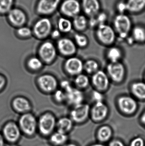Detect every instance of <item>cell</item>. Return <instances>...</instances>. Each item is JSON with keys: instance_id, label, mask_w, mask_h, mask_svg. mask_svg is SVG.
I'll list each match as a JSON object with an SVG mask.
<instances>
[{"instance_id": "obj_1", "label": "cell", "mask_w": 145, "mask_h": 146, "mask_svg": "<svg viewBox=\"0 0 145 146\" xmlns=\"http://www.w3.org/2000/svg\"><path fill=\"white\" fill-rule=\"evenodd\" d=\"M112 26L117 38L123 40L130 36L133 25L131 18L127 14H117L113 18Z\"/></svg>"}, {"instance_id": "obj_2", "label": "cell", "mask_w": 145, "mask_h": 146, "mask_svg": "<svg viewBox=\"0 0 145 146\" xmlns=\"http://www.w3.org/2000/svg\"><path fill=\"white\" fill-rule=\"evenodd\" d=\"M94 31L95 37L99 43L107 47L115 45L117 37L112 26L107 23L102 24Z\"/></svg>"}, {"instance_id": "obj_3", "label": "cell", "mask_w": 145, "mask_h": 146, "mask_svg": "<svg viewBox=\"0 0 145 146\" xmlns=\"http://www.w3.org/2000/svg\"><path fill=\"white\" fill-rule=\"evenodd\" d=\"M116 104L119 111L127 115H133L138 108L137 100L128 94L118 96L116 100Z\"/></svg>"}, {"instance_id": "obj_4", "label": "cell", "mask_w": 145, "mask_h": 146, "mask_svg": "<svg viewBox=\"0 0 145 146\" xmlns=\"http://www.w3.org/2000/svg\"><path fill=\"white\" fill-rule=\"evenodd\" d=\"M18 125L21 133L27 137L34 136L37 130V120L30 112L22 114L19 119Z\"/></svg>"}, {"instance_id": "obj_5", "label": "cell", "mask_w": 145, "mask_h": 146, "mask_svg": "<svg viewBox=\"0 0 145 146\" xmlns=\"http://www.w3.org/2000/svg\"><path fill=\"white\" fill-rule=\"evenodd\" d=\"M105 71L111 82L115 84H121L126 79L127 69L122 62H109L106 66Z\"/></svg>"}, {"instance_id": "obj_6", "label": "cell", "mask_w": 145, "mask_h": 146, "mask_svg": "<svg viewBox=\"0 0 145 146\" xmlns=\"http://www.w3.org/2000/svg\"><path fill=\"white\" fill-rule=\"evenodd\" d=\"M56 123L54 115L50 112H47L41 115L37 121V130L42 136H50L53 133Z\"/></svg>"}, {"instance_id": "obj_7", "label": "cell", "mask_w": 145, "mask_h": 146, "mask_svg": "<svg viewBox=\"0 0 145 146\" xmlns=\"http://www.w3.org/2000/svg\"><path fill=\"white\" fill-rule=\"evenodd\" d=\"M62 16L72 19L81 13L80 0H63L61 1L59 8Z\"/></svg>"}, {"instance_id": "obj_8", "label": "cell", "mask_w": 145, "mask_h": 146, "mask_svg": "<svg viewBox=\"0 0 145 146\" xmlns=\"http://www.w3.org/2000/svg\"><path fill=\"white\" fill-rule=\"evenodd\" d=\"M90 80L94 89L104 93L109 90L112 82L106 72L101 69L91 76Z\"/></svg>"}, {"instance_id": "obj_9", "label": "cell", "mask_w": 145, "mask_h": 146, "mask_svg": "<svg viewBox=\"0 0 145 146\" xmlns=\"http://www.w3.org/2000/svg\"><path fill=\"white\" fill-rule=\"evenodd\" d=\"M52 31V26L51 20L47 17L41 18L37 21L33 25L32 33L40 39L47 38L50 36Z\"/></svg>"}, {"instance_id": "obj_10", "label": "cell", "mask_w": 145, "mask_h": 146, "mask_svg": "<svg viewBox=\"0 0 145 146\" xmlns=\"http://www.w3.org/2000/svg\"><path fill=\"white\" fill-rule=\"evenodd\" d=\"M58 53L56 46L50 41L43 43L38 50L39 58L46 64L54 62L57 58Z\"/></svg>"}, {"instance_id": "obj_11", "label": "cell", "mask_w": 145, "mask_h": 146, "mask_svg": "<svg viewBox=\"0 0 145 146\" xmlns=\"http://www.w3.org/2000/svg\"><path fill=\"white\" fill-rule=\"evenodd\" d=\"M21 130L18 124L13 121H9L3 126L2 134L5 141L9 144H17L20 139Z\"/></svg>"}, {"instance_id": "obj_12", "label": "cell", "mask_w": 145, "mask_h": 146, "mask_svg": "<svg viewBox=\"0 0 145 146\" xmlns=\"http://www.w3.org/2000/svg\"><path fill=\"white\" fill-rule=\"evenodd\" d=\"M84 62L76 56L66 59L64 63V69L69 76L75 77L83 72Z\"/></svg>"}, {"instance_id": "obj_13", "label": "cell", "mask_w": 145, "mask_h": 146, "mask_svg": "<svg viewBox=\"0 0 145 146\" xmlns=\"http://www.w3.org/2000/svg\"><path fill=\"white\" fill-rule=\"evenodd\" d=\"M56 48L58 52L66 58L75 56L78 48L73 39L68 37L58 39Z\"/></svg>"}, {"instance_id": "obj_14", "label": "cell", "mask_w": 145, "mask_h": 146, "mask_svg": "<svg viewBox=\"0 0 145 146\" xmlns=\"http://www.w3.org/2000/svg\"><path fill=\"white\" fill-rule=\"evenodd\" d=\"M90 108L91 106L85 102L72 107L70 111V118L73 122H83L90 116Z\"/></svg>"}, {"instance_id": "obj_15", "label": "cell", "mask_w": 145, "mask_h": 146, "mask_svg": "<svg viewBox=\"0 0 145 146\" xmlns=\"http://www.w3.org/2000/svg\"><path fill=\"white\" fill-rule=\"evenodd\" d=\"M37 84L41 91L46 93H54L58 86L56 77L50 74L42 75L37 79Z\"/></svg>"}, {"instance_id": "obj_16", "label": "cell", "mask_w": 145, "mask_h": 146, "mask_svg": "<svg viewBox=\"0 0 145 146\" xmlns=\"http://www.w3.org/2000/svg\"><path fill=\"white\" fill-rule=\"evenodd\" d=\"M61 0H39L36 5L37 13L44 16L54 13L59 8Z\"/></svg>"}, {"instance_id": "obj_17", "label": "cell", "mask_w": 145, "mask_h": 146, "mask_svg": "<svg viewBox=\"0 0 145 146\" xmlns=\"http://www.w3.org/2000/svg\"><path fill=\"white\" fill-rule=\"evenodd\" d=\"M109 112L110 108L105 101L98 102L91 106L90 116L94 121L100 122L106 118Z\"/></svg>"}, {"instance_id": "obj_18", "label": "cell", "mask_w": 145, "mask_h": 146, "mask_svg": "<svg viewBox=\"0 0 145 146\" xmlns=\"http://www.w3.org/2000/svg\"><path fill=\"white\" fill-rule=\"evenodd\" d=\"M83 13L88 18L96 16L101 11L100 0H80Z\"/></svg>"}, {"instance_id": "obj_19", "label": "cell", "mask_w": 145, "mask_h": 146, "mask_svg": "<svg viewBox=\"0 0 145 146\" xmlns=\"http://www.w3.org/2000/svg\"><path fill=\"white\" fill-rule=\"evenodd\" d=\"M7 19L9 23L13 26L18 27L24 26L27 22L26 14L20 9L13 8L7 14Z\"/></svg>"}, {"instance_id": "obj_20", "label": "cell", "mask_w": 145, "mask_h": 146, "mask_svg": "<svg viewBox=\"0 0 145 146\" xmlns=\"http://www.w3.org/2000/svg\"><path fill=\"white\" fill-rule=\"evenodd\" d=\"M65 92L66 94V103L71 107L84 102L85 94L83 91L74 86Z\"/></svg>"}, {"instance_id": "obj_21", "label": "cell", "mask_w": 145, "mask_h": 146, "mask_svg": "<svg viewBox=\"0 0 145 146\" xmlns=\"http://www.w3.org/2000/svg\"><path fill=\"white\" fill-rule=\"evenodd\" d=\"M12 106L14 110L20 113L25 114L30 112L31 106L30 101L23 97L14 98L12 102Z\"/></svg>"}, {"instance_id": "obj_22", "label": "cell", "mask_w": 145, "mask_h": 146, "mask_svg": "<svg viewBox=\"0 0 145 146\" xmlns=\"http://www.w3.org/2000/svg\"><path fill=\"white\" fill-rule=\"evenodd\" d=\"M105 54L106 57L109 62L114 63L122 62L123 57L122 49L115 45L108 47Z\"/></svg>"}, {"instance_id": "obj_23", "label": "cell", "mask_w": 145, "mask_h": 146, "mask_svg": "<svg viewBox=\"0 0 145 146\" xmlns=\"http://www.w3.org/2000/svg\"><path fill=\"white\" fill-rule=\"evenodd\" d=\"M129 90L131 95L136 100H145V82H134L130 84Z\"/></svg>"}, {"instance_id": "obj_24", "label": "cell", "mask_w": 145, "mask_h": 146, "mask_svg": "<svg viewBox=\"0 0 145 146\" xmlns=\"http://www.w3.org/2000/svg\"><path fill=\"white\" fill-rule=\"evenodd\" d=\"M73 29L76 32L83 33L89 28V18L81 13L72 19Z\"/></svg>"}, {"instance_id": "obj_25", "label": "cell", "mask_w": 145, "mask_h": 146, "mask_svg": "<svg viewBox=\"0 0 145 146\" xmlns=\"http://www.w3.org/2000/svg\"><path fill=\"white\" fill-rule=\"evenodd\" d=\"M127 13L132 14L140 13L145 9V0H126Z\"/></svg>"}, {"instance_id": "obj_26", "label": "cell", "mask_w": 145, "mask_h": 146, "mask_svg": "<svg viewBox=\"0 0 145 146\" xmlns=\"http://www.w3.org/2000/svg\"><path fill=\"white\" fill-rule=\"evenodd\" d=\"M73 84L75 87L84 91L91 85V80L88 75L82 73L74 77Z\"/></svg>"}, {"instance_id": "obj_27", "label": "cell", "mask_w": 145, "mask_h": 146, "mask_svg": "<svg viewBox=\"0 0 145 146\" xmlns=\"http://www.w3.org/2000/svg\"><path fill=\"white\" fill-rule=\"evenodd\" d=\"M57 29L61 33H70L73 29L72 19L63 16L60 17L57 21Z\"/></svg>"}, {"instance_id": "obj_28", "label": "cell", "mask_w": 145, "mask_h": 146, "mask_svg": "<svg viewBox=\"0 0 145 146\" xmlns=\"http://www.w3.org/2000/svg\"><path fill=\"white\" fill-rule=\"evenodd\" d=\"M130 36L135 42H145V28L140 25L133 26Z\"/></svg>"}, {"instance_id": "obj_29", "label": "cell", "mask_w": 145, "mask_h": 146, "mask_svg": "<svg viewBox=\"0 0 145 146\" xmlns=\"http://www.w3.org/2000/svg\"><path fill=\"white\" fill-rule=\"evenodd\" d=\"M100 69V63L95 59H88L84 62L83 72L87 75L92 76Z\"/></svg>"}, {"instance_id": "obj_30", "label": "cell", "mask_w": 145, "mask_h": 146, "mask_svg": "<svg viewBox=\"0 0 145 146\" xmlns=\"http://www.w3.org/2000/svg\"><path fill=\"white\" fill-rule=\"evenodd\" d=\"M73 121L70 117H63L57 121L56 127L57 131L66 134L72 128Z\"/></svg>"}, {"instance_id": "obj_31", "label": "cell", "mask_w": 145, "mask_h": 146, "mask_svg": "<svg viewBox=\"0 0 145 146\" xmlns=\"http://www.w3.org/2000/svg\"><path fill=\"white\" fill-rule=\"evenodd\" d=\"M73 39L77 48H85L89 44L88 38L82 33H75L73 36Z\"/></svg>"}, {"instance_id": "obj_32", "label": "cell", "mask_w": 145, "mask_h": 146, "mask_svg": "<svg viewBox=\"0 0 145 146\" xmlns=\"http://www.w3.org/2000/svg\"><path fill=\"white\" fill-rule=\"evenodd\" d=\"M67 139L66 134L61 132H57L53 133L50 136V142L55 146H61L64 145Z\"/></svg>"}, {"instance_id": "obj_33", "label": "cell", "mask_w": 145, "mask_h": 146, "mask_svg": "<svg viewBox=\"0 0 145 146\" xmlns=\"http://www.w3.org/2000/svg\"><path fill=\"white\" fill-rule=\"evenodd\" d=\"M43 62L39 57L33 56L27 61V65L31 70L37 71L40 70L43 66Z\"/></svg>"}, {"instance_id": "obj_34", "label": "cell", "mask_w": 145, "mask_h": 146, "mask_svg": "<svg viewBox=\"0 0 145 146\" xmlns=\"http://www.w3.org/2000/svg\"><path fill=\"white\" fill-rule=\"evenodd\" d=\"M14 0H0V15L7 14L13 8Z\"/></svg>"}, {"instance_id": "obj_35", "label": "cell", "mask_w": 145, "mask_h": 146, "mask_svg": "<svg viewBox=\"0 0 145 146\" xmlns=\"http://www.w3.org/2000/svg\"><path fill=\"white\" fill-rule=\"evenodd\" d=\"M112 135V130L108 126H104L100 129L98 133L99 139L101 141L108 140Z\"/></svg>"}, {"instance_id": "obj_36", "label": "cell", "mask_w": 145, "mask_h": 146, "mask_svg": "<svg viewBox=\"0 0 145 146\" xmlns=\"http://www.w3.org/2000/svg\"><path fill=\"white\" fill-rule=\"evenodd\" d=\"M54 100L58 104L66 103V94L61 89H58L53 93Z\"/></svg>"}, {"instance_id": "obj_37", "label": "cell", "mask_w": 145, "mask_h": 146, "mask_svg": "<svg viewBox=\"0 0 145 146\" xmlns=\"http://www.w3.org/2000/svg\"><path fill=\"white\" fill-rule=\"evenodd\" d=\"M90 97L93 104L105 101L104 93L95 89L91 92Z\"/></svg>"}, {"instance_id": "obj_38", "label": "cell", "mask_w": 145, "mask_h": 146, "mask_svg": "<svg viewBox=\"0 0 145 146\" xmlns=\"http://www.w3.org/2000/svg\"><path fill=\"white\" fill-rule=\"evenodd\" d=\"M16 33L19 36L24 38L30 37L33 34L32 30L29 27L25 26L18 28Z\"/></svg>"}, {"instance_id": "obj_39", "label": "cell", "mask_w": 145, "mask_h": 146, "mask_svg": "<svg viewBox=\"0 0 145 146\" xmlns=\"http://www.w3.org/2000/svg\"><path fill=\"white\" fill-rule=\"evenodd\" d=\"M115 9L117 14H127V13L126 0H119L115 5Z\"/></svg>"}, {"instance_id": "obj_40", "label": "cell", "mask_w": 145, "mask_h": 146, "mask_svg": "<svg viewBox=\"0 0 145 146\" xmlns=\"http://www.w3.org/2000/svg\"><path fill=\"white\" fill-rule=\"evenodd\" d=\"M95 16L99 25L102 24H106L108 19V15L106 12L101 10Z\"/></svg>"}, {"instance_id": "obj_41", "label": "cell", "mask_w": 145, "mask_h": 146, "mask_svg": "<svg viewBox=\"0 0 145 146\" xmlns=\"http://www.w3.org/2000/svg\"><path fill=\"white\" fill-rule=\"evenodd\" d=\"M60 86L61 87L60 89L63 90L64 92H66L74 86V85L68 80H64L60 82Z\"/></svg>"}, {"instance_id": "obj_42", "label": "cell", "mask_w": 145, "mask_h": 146, "mask_svg": "<svg viewBox=\"0 0 145 146\" xmlns=\"http://www.w3.org/2000/svg\"><path fill=\"white\" fill-rule=\"evenodd\" d=\"M99 26L95 16L89 18V28L95 30Z\"/></svg>"}, {"instance_id": "obj_43", "label": "cell", "mask_w": 145, "mask_h": 146, "mask_svg": "<svg viewBox=\"0 0 145 146\" xmlns=\"http://www.w3.org/2000/svg\"><path fill=\"white\" fill-rule=\"evenodd\" d=\"M145 142L142 138H137L134 139L131 142L130 146H144Z\"/></svg>"}, {"instance_id": "obj_44", "label": "cell", "mask_w": 145, "mask_h": 146, "mask_svg": "<svg viewBox=\"0 0 145 146\" xmlns=\"http://www.w3.org/2000/svg\"><path fill=\"white\" fill-rule=\"evenodd\" d=\"M62 33L58 29L52 30L51 32L50 36L53 39H59L61 38V35Z\"/></svg>"}, {"instance_id": "obj_45", "label": "cell", "mask_w": 145, "mask_h": 146, "mask_svg": "<svg viewBox=\"0 0 145 146\" xmlns=\"http://www.w3.org/2000/svg\"><path fill=\"white\" fill-rule=\"evenodd\" d=\"M6 84V80L5 77L0 74V91L2 90Z\"/></svg>"}, {"instance_id": "obj_46", "label": "cell", "mask_w": 145, "mask_h": 146, "mask_svg": "<svg viewBox=\"0 0 145 146\" xmlns=\"http://www.w3.org/2000/svg\"><path fill=\"white\" fill-rule=\"evenodd\" d=\"M110 146H124V145L121 141H114L110 144Z\"/></svg>"}, {"instance_id": "obj_47", "label": "cell", "mask_w": 145, "mask_h": 146, "mask_svg": "<svg viewBox=\"0 0 145 146\" xmlns=\"http://www.w3.org/2000/svg\"><path fill=\"white\" fill-rule=\"evenodd\" d=\"M5 141L2 133H0V146H5Z\"/></svg>"}, {"instance_id": "obj_48", "label": "cell", "mask_w": 145, "mask_h": 146, "mask_svg": "<svg viewBox=\"0 0 145 146\" xmlns=\"http://www.w3.org/2000/svg\"><path fill=\"white\" fill-rule=\"evenodd\" d=\"M141 121L142 123L145 126V111L142 114L141 117Z\"/></svg>"}, {"instance_id": "obj_49", "label": "cell", "mask_w": 145, "mask_h": 146, "mask_svg": "<svg viewBox=\"0 0 145 146\" xmlns=\"http://www.w3.org/2000/svg\"><path fill=\"white\" fill-rule=\"evenodd\" d=\"M7 146H20L17 145V144H9Z\"/></svg>"}, {"instance_id": "obj_50", "label": "cell", "mask_w": 145, "mask_h": 146, "mask_svg": "<svg viewBox=\"0 0 145 146\" xmlns=\"http://www.w3.org/2000/svg\"><path fill=\"white\" fill-rule=\"evenodd\" d=\"M63 146H76L75 145H73V144H69V145H65Z\"/></svg>"}, {"instance_id": "obj_51", "label": "cell", "mask_w": 145, "mask_h": 146, "mask_svg": "<svg viewBox=\"0 0 145 146\" xmlns=\"http://www.w3.org/2000/svg\"><path fill=\"white\" fill-rule=\"evenodd\" d=\"M92 146H104L102 145H100V144H97V145H93Z\"/></svg>"}, {"instance_id": "obj_52", "label": "cell", "mask_w": 145, "mask_h": 146, "mask_svg": "<svg viewBox=\"0 0 145 146\" xmlns=\"http://www.w3.org/2000/svg\"></svg>"}]
</instances>
